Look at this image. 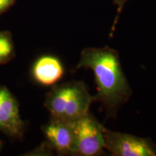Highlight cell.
Returning <instances> with one entry per match:
<instances>
[{
    "label": "cell",
    "instance_id": "2",
    "mask_svg": "<svg viewBox=\"0 0 156 156\" xmlns=\"http://www.w3.org/2000/svg\"><path fill=\"white\" fill-rule=\"evenodd\" d=\"M93 101V96L83 82L71 81L52 87L45 106L52 118L73 122L89 112Z\"/></svg>",
    "mask_w": 156,
    "mask_h": 156
},
{
    "label": "cell",
    "instance_id": "8",
    "mask_svg": "<svg viewBox=\"0 0 156 156\" xmlns=\"http://www.w3.org/2000/svg\"><path fill=\"white\" fill-rule=\"evenodd\" d=\"M15 55L12 34L8 31H0V64L10 61Z\"/></svg>",
    "mask_w": 156,
    "mask_h": 156
},
{
    "label": "cell",
    "instance_id": "1",
    "mask_svg": "<svg viewBox=\"0 0 156 156\" xmlns=\"http://www.w3.org/2000/svg\"><path fill=\"white\" fill-rule=\"evenodd\" d=\"M80 68L93 72L98 89L94 101L103 105L107 118L116 117L119 108L129 100L132 93L118 52L108 46L85 48L75 69Z\"/></svg>",
    "mask_w": 156,
    "mask_h": 156
},
{
    "label": "cell",
    "instance_id": "6",
    "mask_svg": "<svg viewBox=\"0 0 156 156\" xmlns=\"http://www.w3.org/2000/svg\"><path fill=\"white\" fill-rule=\"evenodd\" d=\"M51 147L58 154L75 155V134L71 122L52 118L43 127Z\"/></svg>",
    "mask_w": 156,
    "mask_h": 156
},
{
    "label": "cell",
    "instance_id": "7",
    "mask_svg": "<svg viewBox=\"0 0 156 156\" xmlns=\"http://www.w3.org/2000/svg\"><path fill=\"white\" fill-rule=\"evenodd\" d=\"M64 74L62 62L54 56L45 55L35 62L32 68V75L36 83L45 86L54 85Z\"/></svg>",
    "mask_w": 156,
    "mask_h": 156
},
{
    "label": "cell",
    "instance_id": "11",
    "mask_svg": "<svg viewBox=\"0 0 156 156\" xmlns=\"http://www.w3.org/2000/svg\"><path fill=\"white\" fill-rule=\"evenodd\" d=\"M2 147H3V144H2V140H0V153H1V151H2Z\"/></svg>",
    "mask_w": 156,
    "mask_h": 156
},
{
    "label": "cell",
    "instance_id": "4",
    "mask_svg": "<svg viewBox=\"0 0 156 156\" xmlns=\"http://www.w3.org/2000/svg\"><path fill=\"white\" fill-rule=\"evenodd\" d=\"M104 147L115 156H156L151 140L103 128Z\"/></svg>",
    "mask_w": 156,
    "mask_h": 156
},
{
    "label": "cell",
    "instance_id": "5",
    "mask_svg": "<svg viewBox=\"0 0 156 156\" xmlns=\"http://www.w3.org/2000/svg\"><path fill=\"white\" fill-rule=\"evenodd\" d=\"M24 131L25 123L20 114L17 101L7 87L0 85V132L19 138Z\"/></svg>",
    "mask_w": 156,
    "mask_h": 156
},
{
    "label": "cell",
    "instance_id": "10",
    "mask_svg": "<svg viewBox=\"0 0 156 156\" xmlns=\"http://www.w3.org/2000/svg\"><path fill=\"white\" fill-rule=\"evenodd\" d=\"M16 0H0V15L7 10Z\"/></svg>",
    "mask_w": 156,
    "mask_h": 156
},
{
    "label": "cell",
    "instance_id": "3",
    "mask_svg": "<svg viewBox=\"0 0 156 156\" xmlns=\"http://www.w3.org/2000/svg\"><path fill=\"white\" fill-rule=\"evenodd\" d=\"M71 123L75 134V155H101L105 149L102 124L89 112Z\"/></svg>",
    "mask_w": 156,
    "mask_h": 156
},
{
    "label": "cell",
    "instance_id": "9",
    "mask_svg": "<svg viewBox=\"0 0 156 156\" xmlns=\"http://www.w3.org/2000/svg\"><path fill=\"white\" fill-rule=\"evenodd\" d=\"M127 1H128V0H114V4L116 6L117 14H116V17H115L114 24H113L112 27V30H111V36H112L113 33L114 32L115 28H116V25L117 24V23H118L119 17V15L121 14V12H122L123 9H124V5H125V4Z\"/></svg>",
    "mask_w": 156,
    "mask_h": 156
}]
</instances>
